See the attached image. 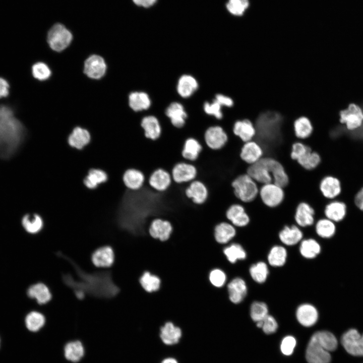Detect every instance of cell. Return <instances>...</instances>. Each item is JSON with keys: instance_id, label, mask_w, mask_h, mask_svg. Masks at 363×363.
I'll return each instance as SVG.
<instances>
[{"instance_id": "603a6c76", "label": "cell", "mask_w": 363, "mask_h": 363, "mask_svg": "<svg viewBox=\"0 0 363 363\" xmlns=\"http://www.w3.org/2000/svg\"><path fill=\"white\" fill-rule=\"evenodd\" d=\"M237 228L228 221H222L214 228V236L216 241L225 245L230 243L236 236Z\"/></svg>"}, {"instance_id": "7c38bea8", "label": "cell", "mask_w": 363, "mask_h": 363, "mask_svg": "<svg viewBox=\"0 0 363 363\" xmlns=\"http://www.w3.org/2000/svg\"><path fill=\"white\" fill-rule=\"evenodd\" d=\"M197 167L192 163L185 161L176 163L173 167L171 175L172 181L176 184L190 183L197 175Z\"/></svg>"}, {"instance_id": "4316f807", "label": "cell", "mask_w": 363, "mask_h": 363, "mask_svg": "<svg viewBox=\"0 0 363 363\" xmlns=\"http://www.w3.org/2000/svg\"><path fill=\"white\" fill-rule=\"evenodd\" d=\"M122 180L126 188L136 191L140 189L145 181L144 174L140 170L130 168L126 169L122 175Z\"/></svg>"}, {"instance_id": "d6986e66", "label": "cell", "mask_w": 363, "mask_h": 363, "mask_svg": "<svg viewBox=\"0 0 363 363\" xmlns=\"http://www.w3.org/2000/svg\"><path fill=\"white\" fill-rule=\"evenodd\" d=\"M186 197L197 205H202L207 200L208 190L201 181L195 179L191 182L185 190Z\"/></svg>"}, {"instance_id": "836d02e7", "label": "cell", "mask_w": 363, "mask_h": 363, "mask_svg": "<svg viewBox=\"0 0 363 363\" xmlns=\"http://www.w3.org/2000/svg\"><path fill=\"white\" fill-rule=\"evenodd\" d=\"M314 225L316 233L322 238H331L336 232V223L324 216L317 219Z\"/></svg>"}, {"instance_id": "4dcf8cb0", "label": "cell", "mask_w": 363, "mask_h": 363, "mask_svg": "<svg viewBox=\"0 0 363 363\" xmlns=\"http://www.w3.org/2000/svg\"><path fill=\"white\" fill-rule=\"evenodd\" d=\"M202 149V145L197 139L189 137L185 141L182 156L186 162L191 163L197 160Z\"/></svg>"}, {"instance_id": "680465c9", "label": "cell", "mask_w": 363, "mask_h": 363, "mask_svg": "<svg viewBox=\"0 0 363 363\" xmlns=\"http://www.w3.org/2000/svg\"><path fill=\"white\" fill-rule=\"evenodd\" d=\"M353 200L356 207L363 212V186L355 193Z\"/></svg>"}, {"instance_id": "c3c4849f", "label": "cell", "mask_w": 363, "mask_h": 363, "mask_svg": "<svg viewBox=\"0 0 363 363\" xmlns=\"http://www.w3.org/2000/svg\"><path fill=\"white\" fill-rule=\"evenodd\" d=\"M249 272L252 278L257 283L265 282L269 274V270L264 262H258L251 266Z\"/></svg>"}, {"instance_id": "cb8c5ba5", "label": "cell", "mask_w": 363, "mask_h": 363, "mask_svg": "<svg viewBox=\"0 0 363 363\" xmlns=\"http://www.w3.org/2000/svg\"><path fill=\"white\" fill-rule=\"evenodd\" d=\"M298 322L305 327H311L317 322L319 313L315 306L310 304H302L296 310Z\"/></svg>"}, {"instance_id": "f1b7e54d", "label": "cell", "mask_w": 363, "mask_h": 363, "mask_svg": "<svg viewBox=\"0 0 363 363\" xmlns=\"http://www.w3.org/2000/svg\"><path fill=\"white\" fill-rule=\"evenodd\" d=\"M165 114L174 128L182 129L185 126L187 114L182 104L177 102L171 103L166 108Z\"/></svg>"}, {"instance_id": "ac0fdd59", "label": "cell", "mask_w": 363, "mask_h": 363, "mask_svg": "<svg viewBox=\"0 0 363 363\" xmlns=\"http://www.w3.org/2000/svg\"><path fill=\"white\" fill-rule=\"evenodd\" d=\"M182 335V328L171 321L166 322L159 328V337L165 345H173L177 344Z\"/></svg>"}, {"instance_id": "e575fe53", "label": "cell", "mask_w": 363, "mask_h": 363, "mask_svg": "<svg viewBox=\"0 0 363 363\" xmlns=\"http://www.w3.org/2000/svg\"><path fill=\"white\" fill-rule=\"evenodd\" d=\"M89 132L80 127L75 128L68 137V143L70 146L81 150L86 146L90 141Z\"/></svg>"}, {"instance_id": "f5cc1de1", "label": "cell", "mask_w": 363, "mask_h": 363, "mask_svg": "<svg viewBox=\"0 0 363 363\" xmlns=\"http://www.w3.org/2000/svg\"><path fill=\"white\" fill-rule=\"evenodd\" d=\"M256 325L258 328H262L267 334L274 333L278 328L277 321L270 315H268L263 320L256 322Z\"/></svg>"}, {"instance_id": "ab89813d", "label": "cell", "mask_w": 363, "mask_h": 363, "mask_svg": "<svg viewBox=\"0 0 363 363\" xmlns=\"http://www.w3.org/2000/svg\"><path fill=\"white\" fill-rule=\"evenodd\" d=\"M108 179L107 173L99 168H92L83 180L84 185L89 189H94Z\"/></svg>"}, {"instance_id": "91938a15", "label": "cell", "mask_w": 363, "mask_h": 363, "mask_svg": "<svg viewBox=\"0 0 363 363\" xmlns=\"http://www.w3.org/2000/svg\"><path fill=\"white\" fill-rule=\"evenodd\" d=\"M9 93V84L4 79L0 78V98L6 97Z\"/></svg>"}, {"instance_id": "7a4b0ae2", "label": "cell", "mask_w": 363, "mask_h": 363, "mask_svg": "<svg viewBox=\"0 0 363 363\" xmlns=\"http://www.w3.org/2000/svg\"><path fill=\"white\" fill-rule=\"evenodd\" d=\"M234 195L242 204H248L256 200L260 185L247 172L241 173L231 182Z\"/></svg>"}, {"instance_id": "277c9868", "label": "cell", "mask_w": 363, "mask_h": 363, "mask_svg": "<svg viewBox=\"0 0 363 363\" xmlns=\"http://www.w3.org/2000/svg\"><path fill=\"white\" fill-rule=\"evenodd\" d=\"M72 34L62 24L54 25L47 35V42L50 48L54 51H60L66 48L72 40Z\"/></svg>"}, {"instance_id": "9a60e30c", "label": "cell", "mask_w": 363, "mask_h": 363, "mask_svg": "<svg viewBox=\"0 0 363 363\" xmlns=\"http://www.w3.org/2000/svg\"><path fill=\"white\" fill-rule=\"evenodd\" d=\"M324 217L336 223L342 222L347 214V206L343 201L335 199L329 201L323 211Z\"/></svg>"}, {"instance_id": "6f0895ef", "label": "cell", "mask_w": 363, "mask_h": 363, "mask_svg": "<svg viewBox=\"0 0 363 363\" xmlns=\"http://www.w3.org/2000/svg\"><path fill=\"white\" fill-rule=\"evenodd\" d=\"M215 100L222 106L231 107L233 105V100L229 97L221 94H218L215 96Z\"/></svg>"}, {"instance_id": "484cf974", "label": "cell", "mask_w": 363, "mask_h": 363, "mask_svg": "<svg viewBox=\"0 0 363 363\" xmlns=\"http://www.w3.org/2000/svg\"><path fill=\"white\" fill-rule=\"evenodd\" d=\"M114 253L109 246H104L95 250L91 255L93 265L99 268H107L111 266L114 261Z\"/></svg>"}, {"instance_id": "6da1fadb", "label": "cell", "mask_w": 363, "mask_h": 363, "mask_svg": "<svg viewBox=\"0 0 363 363\" xmlns=\"http://www.w3.org/2000/svg\"><path fill=\"white\" fill-rule=\"evenodd\" d=\"M255 140L262 146L264 156H269L286 141L282 130V117L277 112L268 111L257 118Z\"/></svg>"}, {"instance_id": "30bf717a", "label": "cell", "mask_w": 363, "mask_h": 363, "mask_svg": "<svg viewBox=\"0 0 363 363\" xmlns=\"http://www.w3.org/2000/svg\"><path fill=\"white\" fill-rule=\"evenodd\" d=\"M228 222L236 228H244L249 225L251 217L244 205L235 203L230 205L225 212Z\"/></svg>"}, {"instance_id": "11a10c76", "label": "cell", "mask_w": 363, "mask_h": 363, "mask_svg": "<svg viewBox=\"0 0 363 363\" xmlns=\"http://www.w3.org/2000/svg\"><path fill=\"white\" fill-rule=\"evenodd\" d=\"M222 106L215 99L211 103L206 102L204 104L205 112L209 115H214L217 119L222 118Z\"/></svg>"}, {"instance_id": "be15d7a7", "label": "cell", "mask_w": 363, "mask_h": 363, "mask_svg": "<svg viewBox=\"0 0 363 363\" xmlns=\"http://www.w3.org/2000/svg\"><path fill=\"white\" fill-rule=\"evenodd\" d=\"M0 344H1V340H0Z\"/></svg>"}, {"instance_id": "db71d44e", "label": "cell", "mask_w": 363, "mask_h": 363, "mask_svg": "<svg viewBox=\"0 0 363 363\" xmlns=\"http://www.w3.org/2000/svg\"><path fill=\"white\" fill-rule=\"evenodd\" d=\"M32 71L33 77L39 80H46L51 74V71L48 67L41 62L34 64L32 67Z\"/></svg>"}, {"instance_id": "d6a6232c", "label": "cell", "mask_w": 363, "mask_h": 363, "mask_svg": "<svg viewBox=\"0 0 363 363\" xmlns=\"http://www.w3.org/2000/svg\"><path fill=\"white\" fill-rule=\"evenodd\" d=\"M28 297L35 299L39 305L48 302L52 298L49 288L44 283L39 282L31 285L27 291Z\"/></svg>"}, {"instance_id": "94428289", "label": "cell", "mask_w": 363, "mask_h": 363, "mask_svg": "<svg viewBox=\"0 0 363 363\" xmlns=\"http://www.w3.org/2000/svg\"><path fill=\"white\" fill-rule=\"evenodd\" d=\"M157 0H133V2L139 6L148 8L153 5Z\"/></svg>"}, {"instance_id": "e0dca14e", "label": "cell", "mask_w": 363, "mask_h": 363, "mask_svg": "<svg viewBox=\"0 0 363 363\" xmlns=\"http://www.w3.org/2000/svg\"><path fill=\"white\" fill-rule=\"evenodd\" d=\"M173 231V227L168 220L160 218L154 219L151 222L148 232L153 238L161 241L167 240Z\"/></svg>"}, {"instance_id": "44dd1931", "label": "cell", "mask_w": 363, "mask_h": 363, "mask_svg": "<svg viewBox=\"0 0 363 363\" xmlns=\"http://www.w3.org/2000/svg\"><path fill=\"white\" fill-rule=\"evenodd\" d=\"M232 132L243 143L255 139L256 136L255 126L247 119L236 121L232 127Z\"/></svg>"}, {"instance_id": "5b68a950", "label": "cell", "mask_w": 363, "mask_h": 363, "mask_svg": "<svg viewBox=\"0 0 363 363\" xmlns=\"http://www.w3.org/2000/svg\"><path fill=\"white\" fill-rule=\"evenodd\" d=\"M246 172L259 185L273 182L269 157L264 156L257 162L249 165Z\"/></svg>"}, {"instance_id": "f35d334b", "label": "cell", "mask_w": 363, "mask_h": 363, "mask_svg": "<svg viewBox=\"0 0 363 363\" xmlns=\"http://www.w3.org/2000/svg\"><path fill=\"white\" fill-rule=\"evenodd\" d=\"M296 162L304 169L312 171L320 165L322 157L317 151L311 150L304 154Z\"/></svg>"}, {"instance_id": "5bb4252c", "label": "cell", "mask_w": 363, "mask_h": 363, "mask_svg": "<svg viewBox=\"0 0 363 363\" xmlns=\"http://www.w3.org/2000/svg\"><path fill=\"white\" fill-rule=\"evenodd\" d=\"M228 298L231 302L237 305L246 297L248 288L245 281L241 277L232 278L226 284Z\"/></svg>"}, {"instance_id": "52a82bcc", "label": "cell", "mask_w": 363, "mask_h": 363, "mask_svg": "<svg viewBox=\"0 0 363 363\" xmlns=\"http://www.w3.org/2000/svg\"><path fill=\"white\" fill-rule=\"evenodd\" d=\"M204 138L207 146L213 150H220L228 141V135L224 128L218 125L211 126L205 131Z\"/></svg>"}, {"instance_id": "7bdbcfd3", "label": "cell", "mask_w": 363, "mask_h": 363, "mask_svg": "<svg viewBox=\"0 0 363 363\" xmlns=\"http://www.w3.org/2000/svg\"><path fill=\"white\" fill-rule=\"evenodd\" d=\"M129 105L134 111L147 109L151 105L148 95L143 92H134L129 95Z\"/></svg>"}, {"instance_id": "b9f144b4", "label": "cell", "mask_w": 363, "mask_h": 363, "mask_svg": "<svg viewBox=\"0 0 363 363\" xmlns=\"http://www.w3.org/2000/svg\"><path fill=\"white\" fill-rule=\"evenodd\" d=\"M321 252L319 243L314 238L309 237L302 239L299 245V252L306 259H313Z\"/></svg>"}, {"instance_id": "ba28073f", "label": "cell", "mask_w": 363, "mask_h": 363, "mask_svg": "<svg viewBox=\"0 0 363 363\" xmlns=\"http://www.w3.org/2000/svg\"><path fill=\"white\" fill-rule=\"evenodd\" d=\"M293 219L294 223L300 228L313 226L316 221L315 210L308 202L300 201L295 208Z\"/></svg>"}, {"instance_id": "1f68e13d", "label": "cell", "mask_w": 363, "mask_h": 363, "mask_svg": "<svg viewBox=\"0 0 363 363\" xmlns=\"http://www.w3.org/2000/svg\"><path fill=\"white\" fill-rule=\"evenodd\" d=\"M293 130L296 139L304 141L312 136L314 127L308 117L301 116L294 122Z\"/></svg>"}, {"instance_id": "74e56055", "label": "cell", "mask_w": 363, "mask_h": 363, "mask_svg": "<svg viewBox=\"0 0 363 363\" xmlns=\"http://www.w3.org/2000/svg\"><path fill=\"white\" fill-rule=\"evenodd\" d=\"M311 338L329 352L335 350L337 347L338 342L336 338L329 331H317L312 335Z\"/></svg>"}, {"instance_id": "f907efd6", "label": "cell", "mask_w": 363, "mask_h": 363, "mask_svg": "<svg viewBox=\"0 0 363 363\" xmlns=\"http://www.w3.org/2000/svg\"><path fill=\"white\" fill-rule=\"evenodd\" d=\"M312 148L302 141L296 140L291 146L290 157L291 160L296 161L308 151Z\"/></svg>"}, {"instance_id": "60d3db41", "label": "cell", "mask_w": 363, "mask_h": 363, "mask_svg": "<svg viewBox=\"0 0 363 363\" xmlns=\"http://www.w3.org/2000/svg\"><path fill=\"white\" fill-rule=\"evenodd\" d=\"M21 223L25 230L31 234L39 232L43 226L42 218L36 213L25 214L22 219Z\"/></svg>"}, {"instance_id": "4fadbf2b", "label": "cell", "mask_w": 363, "mask_h": 363, "mask_svg": "<svg viewBox=\"0 0 363 363\" xmlns=\"http://www.w3.org/2000/svg\"><path fill=\"white\" fill-rule=\"evenodd\" d=\"M240 159L247 165H252L264 156L262 146L255 139L243 143L239 154Z\"/></svg>"}, {"instance_id": "2e32d148", "label": "cell", "mask_w": 363, "mask_h": 363, "mask_svg": "<svg viewBox=\"0 0 363 363\" xmlns=\"http://www.w3.org/2000/svg\"><path fill=\"white\" fill-rule=\"evenodd\" d=\"M304 235L301 228L295 223L284 225L278 233L279 240L288 246H294L301 241Z\"/></svg>"}, {"instance_id": "ee69618b", "label": "cell", "mask_w": 363, "mask_h": 363, "mask_svg": "<svg viewBox=\"0 0 363 363\" xmlns=\"http://www.w3.org/2000/svg\"><path fill=\"white\" fill-rule=\"evenodd\" d=\"M287 256V251L282 246H274L270 250L267 259L269 264L272 267H281L283 266Z\"/></svg>"}, {"instance_id": "8d00e7d4", "label": "cell", "mask_w": 363, "mask_h": 363, "mask_svg": "<svg viewBox=\"0 0 363 363\" xmlns=\"http://www.w3.org/2000/svg\"><path fill=\"white\" fill-rule=\"evenodd\" d=\"M227 260L234 264L237 260H243L247 258V253L242 246L235 241L225 245L222 250Z\"/></svg>"}, {"instance_id": "d4e9b609", "label": "cell", "mask_w": 363, "mask_h": 363, "mask_svg": "<svg viewBox=\"0 0 363 363\" xmlns=\"http://www.w3.org/2000/svg\"><path fill=\"white\" fill-rule=\"evenodd\" d=\"M106 69L103 58L97 55H92L85 62L84 73L91 78L97 79L105 74Z\"/></svg>"}, {"instance_id": "f546056e", "label": "cell", "mask_w": 363, "mask_h": 363, "mask_svg": "<svg viewBox=\"0 0 363 363\" xmlns=\"http://www.w3.org/2000/svg\"><path fill=\"white\" fill-rule=\"evenodd\" d=\"M141 127L146 138L152 141L158 139L162 134V126L158 119L152 115L144 117L141 121Z\"/></svg>"}, {"instance_id": "d590c367", "label": "cell", "mask_w": 363, "mask_h": 363, "mask_svg": "<svg viewBox=\"0 0 363 363\" xmlns=\"http://www.w3.org/2000/svg\"><path fill=\"white\" fill-rule=\"evenodd\" d=\"M198 87V82L194 77L189 75H184L178 81L177 91L181 97L187 98L190 97Z\"/></svg>"}, {"instance_id": "bcb514c9", "label": "cell", "mask_w": 363, "mask_h": 363, "mask_svg": "<svg viewBox=\"0 0 363 363\" xmlns=\"http://www.w3.org/2000/svg\"><path fill=\"white\" fill-rule=\"evenodd\" d=\"M25 323L26 328L29 331L36 332L44 326L45 318L40 312L32 311L26 316Z\"/></svg>"}, {"instance_id": "816d5d0a", "label": "cell", "mask_w": 363, "mask_h": 363, "mask_svg": "<svg viewBox=\"0 0 363 363\" xmlns=\"http://www.w3.org/2000/svg\"><path fill=\"white\" fill-rule=\"evenodd\" d=\"M211 284L218 288L222 287L227 283V276L222 270L215 268L212 270L209 275Z\"/></svg>"}, {"instance_id": "7402d4cb", "label": "cell", "mask_w": 363, "mask_h": 363, "mask_svg": "<svg viewBox=\"0 0 363 363\" xmlns=\"http://www.w3.org/2000/svg\"><path fill=\"white\" fill-rule=\"evenodd\" d=\"M172 182L171 174L165 169L159 168L150 174L148 184L154 190L163 192L166 191Z\"/></svg>"}, {"instance_id": "6125c7cd", "label": "cell", "mask_w": 363, "mask_h": 363, "mask_svg": "<svg viewBox=\"0 0 363 363\" xmlns=\"http://www.w3.org/2000/svg\"><path fill=\"white\" fill-rule=\"evenodd\" d=\"M161 363H178L177 360L173 357H167L164 359Z\"/></svg>"}, {"instance_id": "ffe728a7", "label": "cell", "mask_w": 363, "mask_h": 363, "mask_svg": "<svg viewBox=\"0 0 363 363\" xmlns=\"http://www.w3.org/2000/svg\"><path fill=\"white\" fill-rule=\"evenodd\" d=\"M306 356L308 363H330L331 361L329 352L312 338L307 348Z\"/></svg>"}, {"instance_id": "83f0119b", "label": "cell", "mask_w": 363, "mask_h": 363, "mask_svg": "<svg viewBox=\"0 0 363 363\" xmlns=\"http://www.w3.org/2000/svg\"><path fill=\"white\" fill-rule=\"evenodd\" d=\"M65 358L68 361L77 363L84 357L85 349L83 343L79 340H73L66 342L64 346Z\"/></svg>"}, {"instance_id": "f6af8a7d", "label": "cell", "mask_w": 363, "mask_h": 363, "mask_svg": "<svg viewBox=\"0 0 363 363\" xmlns=\"http://www.w3.org/2000/svg\"><path fill=\"white\" fill-rule=\"evenodd\" d=\"M139 283L144 290L149 293L158 290L161 285V279L155 274L146 271L139 278Z\"/></svg>"}, {"instance_id": "8992f818", "label": "cell", "mask_w": 363, "mask_h": 363, "mask_svg": "<svg viewBox=\"0 0 363 363\" xmlns=\"http://www.w3.org/2000/svg\"><path fill=\"white\" fill-rule=\"evenodd\" d=\"M339 115L340 123L345 124L346 129L349 131H355L362 126L363 111L355 104H349L346 109L340 112Z\"/></svg>"}, {"instance_id": "8fae6325", "label": "cell", "mask_w": 363, "mask_h": 363, "mask_svg": "<svg viewBox=\"0 0 363 363\" xmlns=\"http://www.w3.org/2000/svg\"><path fill=\"white\" fill-rule=\"evenodd\" d=\"M341 341L348 353L354 356H363V334H360L355 329H351L342 335Z\"/></svg>"}, {"instance_id": "9f6ffc18", "label": "cell", "mask_w": 363, "mask_h": 363, "mask_svg": "<svg viewBox=\"0 0 363 363\" xmlns=\"http://www.w3.org/2000/svg\"><path fill=\"white\" fill-rule=\"evenodd\" d=\"M296 344L295 339L291 336L284 337L281 343L280 348L281 352L286 355H289L292 353Z\"/></svg>"}, {"instance_id": "681fc988", "label": "cell", "mask_w": 363, "mask_h": 363, "mask_svg": "<svg viewBox=\"0 0 363 363\" xmlns=\"http://www.w3.org/2000/svg\"><path fill=\"white\" fill-rule=\"evenodd\" d=\"M268 314V308L264 302L255 301L251 305L250 316L255 322L263 320Z\"/></svg>"}, {"instance_id": "9c48e42d", "label": "cell", "mask_w": 363, "mask_h": 363, "mask_svg": "<svg viewBox=\"0 0 363 363\" xmlns=\"http://www.w3.org/2000/svg\"><path fill=\"white\" fill-rule=\"evenodd\" d=\"M318 188L322 196L329 201L337 199L342 191L340 180L331 174L325 175L321 179Z\"/></svg>"}, {"instance_id": "3957f363", "label": "cell", "mask_w": 363, "mask_h": 363, "mask_svg": "<svg viewBox=\"0 0 363 363\" xmlns=\"http://www.w3.org/2000/svg\"><path fill=\"white\" fill-rule=\"evenodd\" d=\"M258 197L266 207L274 209L280 206L285 198L284 188L273 182L261 185L259 186Z\"/></svg>"}, {"instance_id": "7dc6e473", "label": "cell", "mask_w": 363, "mask_h": 363, "mask_svg": "<svg viewBox=\"0 0 363 363\" xmlns=\"http://www.w3.org/2000/svg\"><path fill=\"white\" fill-rule=\"evenodd\" d=\"M249 0H227L225 7L228 13L233 17H242L250 7Z\"/></svg>"}]
</instances>
